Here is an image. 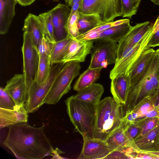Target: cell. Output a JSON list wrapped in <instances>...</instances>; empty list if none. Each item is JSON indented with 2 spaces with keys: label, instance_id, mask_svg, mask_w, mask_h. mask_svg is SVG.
Returning <instances> with one entry per match:
<instances>
[{
  "label": "cell",
  "instance_id": "cell-49",
  "mask_svg": "<svg viewBox=\"0 0 159 159\" xmlns=\"http://www.w3.org/2000/svg\"><path fill=\"white\" fill-rule=\"evenodd\" d=\"M158 141H159V131L158 132Z\"/></svg>",
  "mask_w": 159,
  "mask_h": 159
},
{
  "label": "cell",
  "instance_id": "cell-45",
  "mask_svg": "<svg viewBox=\"0 0 159 159\" xmlns=\"http://www.w3.org/2000/svg\"><path fill=\"white\" fill-rule=\"evenodd\" d=\"M135 8L138 10L140 2L139 0H132Z\"/></svg>",
  "mask_w": 159,
  "mask_h": 159
},
{
  "label": "cell",
  "instance_id": "cell-46",
  "mask_svg": "<svg viewBox=\"0 0 159 159\" xmlns=\"http://www.w3.org/2000/svg\"><path fill=\"white\" fill-rule=\"evenodd\" d=\"M155 4L159 5V0H150Z\"/></svg>",
  "mask_w": 159,
  "mask_h": 159
},
{
  "label": "cell",
  "instance_id": "cell-3",
  "mask_svg": "<svg viewBox=\"0 0 159 159\" xmlns=\"http://www.w3.org/2000/svg\"><path fill=\"white\" fill-rule=\"evenodd\" d=\"M65 103L75 129L83 138H93L97 105L78 100L74 95L68 98Z\"/></svg>",
  "mask_w": 159,
  "mask_h": 159
},
{
  "label": "cell",
  "instance_id": "cell-50",
  "mask_svg": "<svg viewBox=\"0 0 159 159\" xmlns=\"http://www.w3.org/2000/svg\"><path fill=\"white\" fill-rule=\"evenodd\" d=\"M139 1H141V0H139Z\"/></svg>",
  "mask_w": 159,
  "mask_h": 159
},
{
  "label": "cell",
  "instance_id": "cell-23",
  "mask_svg": "<svg viewBox=\"0 0 159 159\" xmlns=\"http://www.w3.org/2000/svg\"><path fill=\"white\" fill-rule=\"evenodd\" d=\"M104 141L111 152L116 150L125 152L130 147V143L125 135L122 123L108 136Z\"/></svg>",
  "mask_w": 159,
  "mask_h": 159
},
{
  "label": "cell",
  "instance_id": "cell-47",
  "mask_svg": "<svg viewBox=\"0 0 159 159\" xmlns=\"http://www.w3.org/2000/svg\"><path fill=\"white\" fill-rule=\"evenodd\" d=\"M157 52L158 55V62H159V48L157 49V50H156Z\"/></svg>",
  "mask_w": 159,
  "mask_h": 159
},
{
  "label": "cell",
  "instance_id": "cell-26",
  "mask_svg": "<svg viewBox=\"0 0 159 159\" xmlns=\"http://www.w3.org/2000/svg\"><path fill=\"white\" fill-rule=\"evenodd\" d=\"M105 23L101 20L99 16L97 15L84 14L80 11L78 27L80 35L85 34Z\"/></svg>",
  "mask_w": 159,
  "mask_h": 159
},
{
  "label": "cell",
  "instance_id": "cell-37",
  "mask_svg": "<svg viewBox=\"0 0 159 159\" xmlns=\"http://www.w3.org/2000/svg\"><path fill=\"white\" fill-rule=\"evenodd\" d=\"M129 159L125 151L116 150L111 152L105 159Z\"/></svg>",
  "mask_w": 159,
  "mask_h": 159
},
{
  "label": "cell",
  "instance_id": "cell-14",
  "mask_svg": "<svg viewBox=\"0 0 159 159\" xmlns=\"http://www.w3.org/2000/svg\"><path fill=\"white\" fill-rule=\"evenodd\" d=\"M94 42L91 40H80L72 38L61 62L65 63L71 61L80 62L84 61L87 56L91 53Z\"/></svg>",
  "mask_w": 159,
  "mask_h": 159
},
{
  "label": "cell",
  "instance_id": "cell-21",
  "mask_svg": "<svg viewBox=\"0 0 159 159\" xmlns=\"http://www.w3.org/2000/svg\"><path fill=\"white\" fill-rule=\"evenodd\" d=\"M16 0H0V34L7 32L15 15Z\"/></svg>",
  "mask_w": 159,
  "mask_h": 159
},
{
  "label": "cell",
  "instance_id": "cell-38",
  "mask_svg": "<svg viewBox=\"0 0 159 159\" xmlns=\"http://www.w3.org/2000/svg\"><path fill=\"white\" fill-rule=\"evenodd\" d=\"M148 46L149 48L159 46V30L153 34Z\"/></svg>",
  "mask_w": 159,
  "mask_h": 159
},
{
  "label": "cell",
  "instance_id": "cell-18",
  "mask_svg": "<svg viewBox=\"0 0 159 159\" xmlns=\"http://www.w3.org/2000/svg\"><path fill=\"white\" fill-rule=\"evenodd\" d=\"M111 80L110 90L113 98L117 102L124 105L131 85L129 74L120 75Z\"/></svg>",
  "mask_w": 159,
  "mask_h": 159
},
{
  "label": "cell",
  "instance_id": "cell-41",
  "mask_svg": "<svg viewBox=\"0 0 159 159\" xmlns=\"http://www.w3.org/2000/svg\"><path fill=\"white\" fill-rule=\"evenodd\" d=\"M35 0H16L17 3L22 6H26L31 5Z\"/></svg>",
  "mask_w": 159,
  "mask_h": 159
},
{
  "label": "cell",
  "instance_id": "cell-20",
  "mask_svg": "<svg viewBox=\"0 0 159 159\" xmlns=\"http://www.w3.org/2000/svg\"><path fill=\"white\" fill-rule=\"evenodd\" d=\"M22 30L29 34L37 48L40 40L45 35L43 24L39 16L29 14L24 20Z\"/></svg>",
  "mask_w": 159,
  "mask_h": 159
},
{
  "label": "cell",
  "instance_id": "cell-35",
  "mask_svg": "<svg viewBox=\"0 0 159 159\" xmlns=\"http://www.w3.org/2000/svg\"><path fill=\"white\" fill-rule=\"evenodd\" d=\"M122 16L131 19L137 11L132 0H121Z\"/></svg>",
  "mask_w": 159,
  "mask_h": 159
},
{
  "label": "cell",
  "instance_id": "cell-32",
  "mask_svg": "<svg viewBox=\"0 0 159 159\" xmlns=\"http://www.w3.org/2000/svg\"><path fill=\"white\" fill-rule=\"evenodd\" d=\"M155 107V106L150 97L148 96L138 104L132 111L138 114L139 119L144 116Z\"/></svg>",
  "mask_w": 159,
  "mask_h": 159
},
{
  "label": "cell",
  "instance_id": "cell-43",
  "mask_svg": "<svg viewBox=\"0 0 159 159\" xmlns=\"http://www.w3.org/2000/svg\"><path fill=\"white\" fill-rule=\"evenodd\" d=\"M153 34L159 30V16L153 26Z\"/></svg>",
  "mask_w": 159,
  "mask_h": 159
},
{
  "label": "cell",
  "instance_id": "cell-5",
  "mask_svg": "<svg viewBox=\"0 0 159 159\" xmlns=\"http://www.w3.org/2000/svg\"><path fill=\"white\" fill-rule=\"evenodd\" d=\"M153 26L137 44L127 48L116 57L114 66L110 72L111 80L120 75L129 74L130 70L141 55L149 48L148 45L153 34Z\"/></svg>",
  "mask_w": 159,
  "mask_h": 159
},
{
  "label": "cell",
  "instance_id": "cell-44",
  "mask_svg": "<svg viewBox=\"0 0 159 159\" xmlns=\"http://www.w3.org/2000/svg\"><path fill=\"white\" fill-rule=\"evenodd\" d=\"M142 152L148 153V154H149L152 155L153 156H155L156 157H157L159 159V151H155L144 152Z\"/></svg>",
  "mask_w": 159,
  "mask_h": 159
},
{
  "label": "cell",
  "instance_id": "cell-2",
  "mask_svg": "<svg viewBox=\"0 0 159 159\" xmlns=\"http://www.w3.org/2000/svg\"><path fill=\"white\" fill-rule=\"evenodd\" d=\"M125 116L123 105L108 97L97 105L93 138L104 141L121 125Z\"/></svg>",
  "mask_w": 159,
  "mask_h": 159
},
{
  "label": "cell",
  "instance_id": "cell-17",
  "mask_svg": "<svg viewBox=\"0 0 159 159\" xmlns=\"http://www.w3.org/2000/svg\"><path fill=\"white\" fill-rule=\"evenodd\" d=\"M159 125L133 141L130 147L135 151L141 152L159 151Z\"/></svg>",
  "mask_w": 159,
  "mask_h": 159
},
{
  "label": "cell",
  "instance_id": "cell-48",
  "mask_svg": "<svg viewBox=\"0 0 159 159\" xmlns=\"http://www.w3.org/2000/svg\"><path fill=\"white\" fill-rule=\"evenodd\" d=\"M53 2H58L59 1L58 0H52Z\"/></svg>",
  "mask_w": 159,
  "mask_h": 159
},
{
  "label": "cell",
  "instance_id": "cell-11",
  "mask_svg": "<svg viewBox=\"0 0 159 159\" xmlns=\"http://www.w3.org/2000/svg\"><path fill=\"white\" fill-rule=\"evenodd\" d=\"M132 26L130 20L107 29L100 32L85 36H79L75 38L80 40H91L93 42L111 41L118 42L129 32Z\"/></svg>",
  "mask_w": 159,
  "mask_h": 159
},
{
  "label": "cell",
  "instance_id": "cell-33",
  "mask_svg": "<svg viewBox=\"0 0 159 159\" xmlns=\"http://www.w3.org/2000/svg\"><path fill=\"white\" fill-rule=\"evenodd\" d=\"M121 123L125 135L131 143L140 134L141 131V128L135 122L125 123L122 120Z\"/></svg>",
  "mask_w": 159,
  "mask_h": 159
},
{
  "label": "cell",
  "instance_id": "cell-13",
  "mask_svg": "<svg viewBox=\"0 0 159 159\" xmlns=\"http://www.w3.org/2000/svg\"><path fill=\"white\" fill-rule=\"evenodd\" d=\"M83 144L78 159H105L111 153L104 141L84 137Z\"/></svg>",
  "mask_w": 159,
  "mask_h": 159
},
{
  "label": "cell",
  "instance_id": "cell-9",
  "mask_svg": "<svg viewBox=\"0 0 159 159\" xmlns=\"http://www.w3.org/2000/svg\"><path fill=\"white\" fill-rule=\"evenodd\" d=\"M156 90L151 83L147 68L143 75L136 82L131 85L126 103L123 105L125 115L132 111L145 98L151 95Z\"/></svg>",
  "mask_w": 159,
  "mask_h": 159
},
{
  "label": "cell",
  "instance_id": "cell-28",
  "mask_svg": "<svg viewBox=\"0 0 159 159\" xmlns=\"http://www.w3.org/2000/svg\"><path fill=\"white\" fill-rule=\"evenodd\" d=\"M52 66L50 57L44 54L39 55L38 67L34 80L39 84L43 82L48 77Z\"/></svg>",
  "mask_w": 159,
  "mask_h": 159
},
{
  "label": "cell",
  "instance_id": "cell-16",
  "mask_svg": "<svg viewBox=\"0 0 159 159\" xmlns=\"http://www.w3.org/2000/svg\"><path fill=\"white\" fill-rule=\"evenodd\" d=\"M17 106L25 104L26 99L25 80L23 74H17L7 81L4 88Z\"/></svg>",
  "mask_w": 159,
  "mask_h": 159
},
{
  "label": "cell",
  "instance_id": "cell-6",
  "mask_svg": "<svg viewBox=\"0 0 159 159\" xmlns=\"http://www.w3.org/2000/svg\"><path fill=\"white\" fill-rule=\"evenodd\" d=\"M65 64L62 62L52 66L48 77L43 83L39 84L34 81L27 91L25 107L28 113L36 111L44 104L46 96Z\"/></svg>",
  "mask_w": 159,
  "mask_h": 159
},
{
  "label": "cell",
  "instance_id": "cell-42",
  "mask_svg": "<svg viewBox=\"0 0 159 159\" xmlns=\"http://www.w3.org/2000/svg\"><path fill=\"white\" fill-rule=\"evenodd\" d=\"M66 4L71 7L75 3H82V0H64Z\"/></svg>",
  "mask_w": 159,
  "mask_h": 159
},
{
  "label": "cell",
  "instance_id": "cell-10",
  "mask_svg": "<svg viewBox=\"0 0 159 159\" xmlns=\"http://www.w3.org/2000/svg\"><path fill=\"white\" fill-rule=\"evenodd\" d=\"M117 42H97L92 50L91 59L89 67L91 68H106L107 65L115 64L118 48Z\"/></svg>",
  "mask_w": 159,
  "mask_h": 159
},
{
  "label": "cell",
  "instance_id": "cell-36",
  "mask_svg": "<svg viewBox=\"0 0 159 159\" xmlns=\"http://www.w3.org/2000/svg\"><path fill=\"white\" fill-rule=\"evenodd\" d=\"M54 43L50 42L45 35L43 36L37 48L39 54L46 55L50 57Z\"/></svg>",
  "mask_w": 159,
  "mask_h": 159
},
{
  "label": "cell",
  "instance_id": "cell-8",
  "mask_svg": "<svg viewBox=\"0 0 159 159\" xmlns=\"http://www.w3.org/2000/svg\"><path fill=\"white\" fill-rule=\"evenodd\" d=\"M21 50L23 57V74L25 80L26 93L34 81L37 70L39 55L29 34L24 32Z\"/></svg>",
  "mask_w": 159,
  "mask_h": 159
},
{
  "label": "cell",
  "instance_id": "cell-34",
  "mask_svg": "<svg viewBox=\"0 0 159 159\" xmlns=\"http://www.w3.org/2000/svg\"><path fill=\"white\" fill-rule=\"evenodd\" d=\"M17 106L11 97L2 87L0 88V108L11 110L15 109Z\"/></svg>",
  "mask_w": 159,
  "mask_h": 159
},
{
  "label": "cell",
  "instance_id": "cell-27",
  "mask_svg": "<svg viewBox=\"0 0 159 159\" xmlns=\"http://www.w3.org/2000/svg\"><path fill=\"white\" fill-rule=\"evenodd\" d=\"M72 38L68 35L65 39L56 41L53 44L51 55L50 62L52 66L61 62L62 58L67 51Z\"/></svg>",
  "mask_w": 159,
  "mask_h": 159
},
{
  "label": "cell",
  "instance_id": "cell-19",
  "mask_svg": "<svg viewBox=\"0 0 159 159\" xmlns=\"http://www.w3.org/2000/svg\"><path fill=\"white\" fill-rule=\"evenodd\" d=\"M25 104L18 106L14 110L0 108V128L16 124L27 123L28 113L25 109Z\"/></svg>",
  "mask_w": 159,
  "mask_h": 159
},
{
  "label": "cell",
  "instance_id": "cell-12",
  "mask_svg": "<svg viewBox=\"0 0 159 159\" xmlns=\"http://www.w3.org/2000/svg\"><path fill=\"white\" fill-rule=\"evenodd\" d=\"M49 11L51 15L56 41L65 39L68 35L66 26L71 8L66 4L59 3Z\"/></svg>",
  "mask_w": 159,
  "mask_h": 159
},
{
  "label": "cell",
  "instance_id": "cell-24",
  "mask_svg": "<svg viewBox=\"0 0 159 159\" xmlns=\"http://www.w3.org/2000/svg\"><path fill=\"white\" fill-rule=\"evenodd\" d=\"M104 91L102 85L94 83L78 91L74 96L80 100L97 105L100 101Z\"/></svg>",
  "mask_w": 159,
  "mask_h": 159
},
{
  "label": "cell",
  "instance_id": "cell-30",
  "mask_svg": "<svg viewBox=\"0 0 159 159\" xmlns=\"http://www.w3.org/2000/svg\"><path fill=\"white\" fill-rule=\"evenodd\" d=\"M141 129V132L137 138L141 137L159 125V118H139L134 122ZM136 138V139H137Z\"/></svg>",
  "mask_w": 159,
  "mask_h": 159
},
{
  "label": "cell",
  "instance_id": "cell-1",
  "mask_svg": "<svg viewBox=\"0 0 159 159\" xmlns=\"http://www.w3.org/2000/svg\"><path fill=\"white\" fill-rule=\"evenodd\" d=\"M44 128L45 125L35 127L27 123L11 125L3 144L18 159H42L48 156L54 158L57 149L53 148Z\"/></svg>",
  "mask_w": 159,
  "mask_h": 159
},
{
  "label": "cell",
  "instance_id": "cell-22",
  "mask_svg": "<svg viewBox=\"0 0 159 159\" xmlns=\"http://www.w3.org/2000/svg\"><path fill=\"white\" fill-rule=\"evenodd\" d=\"M156 52L152 48H148L134 63L129 74L131 85L136 82L143 75Z\"/></svg>",
  "mask_w": 159,
  "mask_h": 159
},
{
  "label": "cell",
  "instance_id": "cell-15",
  "mask_svg": "<svg viewBox=\"0 0 159 159\" xmlns=\"http://www.w3.org/2000/svg\"><path fill=\"white\" fill-rule=\"evenodd\" d=\"M148 21L136 24L118 43L116 57L127 48L137 44L153 25Z\"/></svg>",
  "mask_w": 159,
  "mask_h": 159
},
{
  "label": "cell",
  "instance_id": "cell-29",
  "mask_svg": "<svg viewBox=\"0 0 159 159\" xmlns=\"http://www.w3.org/2000/svg\"><path fill=\"white\" fill-rule=\"evenodd\" d=\"M43 26L45 36L52 43L56 42L54 38V28L50 11L39 15Z\"/></svg>",
  "mask_w": 159,
  "mask_h": 159
},
{
  "label": "cell",
  "instance_id": "cell-31",
  "mask_svg": "<svg viewBox=\"0 0 159 159\" xmlns=\"http://www.w3.org/2000/svg\"><path fill=\"white\" fill-rule=\"evenodd\" d=\"M80 11H71L67 22L66 29L68 34L72 38H75L80 35L78 27V22Z\"/></svg>",
  "mask_w": 159,
  "mask_h": 159
},
{
  "label": "cell",
  "instance_id": "cell-4",
  "mask_svg": "<svg viewBox=\"0 0 159 159\" xmlns=\"http://www.w3.org/2000/svg\"><path fill=\"white\" fill-rule=\"evenodd\" d=\"M80 62L71 61L66 63L56 78L44 100V103L55 104L70 90L71 83L79 75Z\"/></svg>",
  "mask_w": 159,
  "mask_h": 159
},
{
  "label": "cell",
  "instance_id": "cell-40",
  "mask_svg": "<svg viewBox=\"0 0 159 159\" xmlns=\"http://www.w3.org/2000/svg\"><path fill=\"white\" fill-rule=\"evenodd\" d=\"M154 117L159 118V112L157 108L155 107L148 112L144 116L140 118H147Z\"/></svg>",
  "mask_w": 159,
  "mask_h": 159
},
{
  "label": "cell",
  "instance_id": "cell-7",
  "mask_svg": "<svg viewBox=\"0 0 159 159\" xmlns=\"http://www.w3.org/2000/svg\"><path fill=\"white\" fill-rule=\"evenodd\" d=\"M79 11L97 15L104 23L112 22L116 17L122 16L121 0H82Z\"/></svg>",
  "mask_w": 159,
  "mask_h": 159
},
{
  "label": "cell",
  "instance_id": "cell-39",
  "mask_svg": "<svg viewBox=\"0 0 159 159\" xmlns=\"http://www.w3.org/2000/svg\"><path fill=\"white\" fill-rule=\"evenodd\" d=\"M154 106L159 112V88L156 89L150 96Z\"/></svg>",
  "mask_w": 159,
  "mask_h": 159
},
{
  "label": "cell",
  "instance_id": "cell-25",
  "mask_svg": "<svg viewBox=\"0 0 159 159\" xmlns=\"http://www.w3.org/2000/svg\"><path fill=\"white\" fill-rule=\"evenodd\" d=\"M102 68L101 67L95 68L88 67L77 80L73 86L74 89L78 92L94 83L99 78Z\"/></svg>",
  "mask_w": 159,
  "mask_h": 159
}]
</instances>
